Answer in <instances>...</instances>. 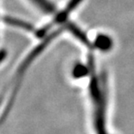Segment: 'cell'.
<instances>
[{"instance_id": "obj_3", "label": "cell", "mask_w": 134, "mask_h": 134, "mask_svg": "<svg viewBox=\"0 0 134 134\" xmlns=\"http://www.w3.org/2000/svg\"><path fill=\"white\" fill-rule=\"evenodd\" d=\"M30 2L45 14H52L55 10L54 4L49 0H30Z\"/></svg>"}, {"instance_id": "obj_5", "label": "cell", "mask_w": 134, "mask_h": 134, "mask_svg": "<svg viewBox=\"0 0 134 134\" xmlns=\"http://www.w3.org/2000/svg\"><path fill=\"white\" fill-rule=\"evenodd\" d=\"M6 56V51L5 50H1L0 51V63L4 61V59L5 58Z\"/></svg>"}, {"instance_id": "obj_1", "label": "cell", "mask_w": 134, "mask_h": 134, "mask_svg": "<svg viewBox=\"0 0 134 134\" xmlns=\"http://www.w3.org/2000/svg\"><path fill=\"white\" fill-rule=\"evenodd\" d=\"M93 60L90 61L87 86L88 113L93 134H111L110 132V95L107 74L98 71Z\"/></svg>"}, {"instance_id": "obj_4", "label": "cell", "mask_w": 134, "mask_h": 134, "mask_svg": "<svg viewBox=\"0 0 134 134\" xmlns=\"http://www.w3.org/2000/svg\"><path fill=\"white\" fill-rule=\"evenodd\" d=\"M4 21L9 24L11 26H16L18 28H21V29L26 30H33V26L32 25L29 24L26 22H24L22 20H18L16 18H7L6 19H4Z\"/></svg>"}, {"instance_id": "obj_2", "label": "cell", "mask_w": 134, "mask_h": 134, "mask_svg": "<svg viewBox=\"0 0 134 134\" xmlns=\"http://www.w3.org/2000/svg\"><path fill=\"white\" fill-rule=\"evenodd\" d=\"M93 47L101 51H107L113 47V40L107 35L100 34L96 36L95 43Z\"/></svg>"}]
</instances>
